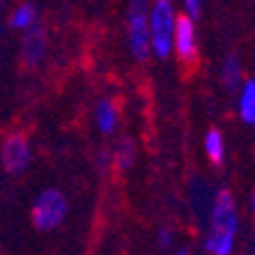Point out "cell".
Here are the masks:
<instances>
[{"label": "cell", "mask_w": 255, "mask_h": 255, "mask_svg": "<svg viewBox=\"0 0 255 255\" xmlns=\"http://www.w3.org/2000/svg\"><path fill=\"white\" fill-rule=\"evenodd\" d=\"M237 113L244 125L255 127V78L244 81L242 88L237 90Z\"/></svg>", "instance_id": "obj_10"}, {"label": "cell", "mask_w": 255, "mask_h": 255, "mask_svg": "<svg viewBox=\"0 0 255 255\" xmlns=\"http://www.w3.org/2000/svg\"><path fill=\"white\" fill-rule=\"evenodd\" d=\"M127 42L133 60L147 62L152 58L149 42V0H129L127 2Z\"/></svg>", "instance_id": "obj_3"}, {"label": "cell", "mask_w": 255, "mask_h": 255, "mask_svg": "<svg viewBox=\"0 0 255 255\" xmlns=\"http://www.w3.org/2000/svg\"><path fill=\"white\" fill-rule=\"evenodd\" d=\"M202 147H205V156L209 159L212 166H221L226 161V138L219 129H209L202 138Z\"/></svg>", "instance_id": "obj_11"}, {"label": "cell", "mask_w": 255, "mask_h": 255, "mask_svg": "<svg viewBox=\"0 0 255 255\" xmlns=\"http://www.w3.org/2000/svg\"><path fill=\"white\" fill-rule=\"evenodd\" d=\"M95 125H97V129H99L104 136L115 133V129H118V125H120V111H118V106H115L113 99L97 101V106H95Z\"/></svg>", "instance_id": "obj_9"}, {"label": "cell", "mask_w": 255, "mask_h": 255, "mask_svg": "<svg viewBox=\"0 0 255 255\" xmlns=\"http://www.w3.org/2000/svg\"><path fill=\"white\" fill-rule=\"evenodd\" d=\"M177 9L172 0H152L149 5V42L156 60H168L172 55V32H175Z\"/></svg>", "instance_id": "obj_2"}, {"label": "cell", "mask_w": 255, "mask_h": 255, "mask_svg": "<svg viewBox=\"0 0 255 255\" xmlns=\"http://www.w3.org/2000/svg\"><path fill=\"white\" fill-rule=\"evenodd\" d=\"M32 25H37V7L32 2H18L9 14V28L25 32Z\"/></svg>", "instance_id": "obj_12"}, {"label": "cell", "mask_w": 255, "mask_h": 255, "mask_svg": "<svg viewBox=\"0 0 255 255\" xmlns=\"http://www.w3.org/2000/svg\"><path fill=\"white\" fill-rule=\"evenodd\" d=\"M156 239H159V249H170L172 242H175V232H172V228L163 226L156 232Z\"/></svg>", "instance_id": "obj_15"}, {"label": "cell", "mask_w": 255, "mask_h": 255, "mask_svg": "<svg viewBox=\"0 0 255 255\" xmlns=\"http://www.w3.org/2000/svg\"><path fill=\"white\" fill-rule=\"evenodd\" d=\"M46 51H48V37H46V30L42 25L37 23L32 25L30 30L23 32V39H21V62H23L28 69H35L44 62L46 58Z\"/></svg>", "instance_id": "obj_7"}, {"label": "cell", "mask_w": 255, "mask_h": 255, "mask_svg": "<svg viewBox=\"0 0 255 255\" xmlns=\"http://www.w3.org/2000/svg\"><path fill=\"white\" fill-rule=\"evenodd\" d=\"M172 255H191V251L189 249H179V251H175Z\"/></svg>", "instance_id": "obj_18"}, {"label": "cell", "mask_w": 255, "mask_h": 255, "mask_svg": "<svg viewBox=\"0 0 255 255\" xmlns=\"http://www.w3.org/2000/svg\"><path fill=\"white\" fill-rule=\"evenodd\" d=\"M113 163L120 168V170H129V168L136 163V142L131 140V138L125 136L115 142Z\"/></svg>", "instance_id": "obj_13"}, {"label": "cell", "mask_w": 255, "mask_h": 255, "mask_svg": "<svg viewBox=\"0 0 255 255\" xmlns=\"http://www.w3.org/2000/svg\"><path fill=\"white\" fill-rule=\"evenodd\" d=\"M0 7H2V0H0Z\"/></svg>", "instance_id": "obj_19"}, {"label": "cell", "mask_w": 255, "mask_h": 255, "mask_svg": "<svg viewBox=\"0 0 255 255\" xmlns=\"http://www.w3.org/2000/svg\"><path fill=\"white\" fill-rule=\"evenodd\" d=\"M182 7H184V14L189 18H200L202 14V0H182Z\"/></svg>", "instance_id": "obj_14"}, {"label": "cell", "mask_w": 255, "mask_h": 255, "mask_svg": "<svg viewBox=\"0 0 255 255\" xmlns=\"http://www.w3.org/2000/svg\"><path fill=\"white\" fill-rule=\"evenodd\" d=\"M69 214V200L60 189H44L32 202V223L39 232H51Z\"/></svg>", "instance_id": "obj_4"}, {"label": "cell", "mask_w": 255, "mask_h": 255, "mask_svg": "<svg viewBox=\"0 0 255 255\" xmlns=\"http://www.w3.org/2000/svg\"><path fill=\"white\" fill-rule=\"evenodd\" d=\"M32 152H30V142L23 133H9L2 140L0 147V163L9 175H21L28 170Z\"/></svg>", "instance_id": "obj_6"}, {"label": "cell", "mask_w": 255, "mask_h": 255, "mask_svg": "<svg viewBox=\"0 0 255 255\" xmlns=\"http://www.w3.org/2000/svg\"><path fill=\"white\" fill-rule=\"evenodd\" d=\"M172 55L184 67H193L200 58V46H198L196 21L186 14H177L175 21V32H172Z\"/></svg>", "instance_id": "obj_5"}, {"label": "cell", "mask_w": 255, "mask_h": 255, "mask_svg": "<svg viewBox=\"0 0 255 255\" xmlns=\"http://www.w3.org/2000/svg\"><path fill=\"white\" fill-rule=\"evenodd\" d=\"M219 78H221V85L228 90V92H237L244 83V65L239 60L237 53H228L221 62V69H219Z\"/></svg>", "instance_id": "obj_8"}, {"label": "cell", "mask_w": 255, "mask_h": 255, "mask_svg": "<svg viewBox=\"0 0 255 255\" xmlns=\"http://www.w3.org/2000/svg\"><path fill=\"white\" fill-rule=\"evenodd\" d=\"M251 212L255 214V189H253V193H251Z\"/></svg>", "instance_id": "obj_17"}, {"label": "cell", "mask_w": 255, "mask_h": 255, "mask_svg": "<svg viewBox=\"0 0 255 255\" xmlns=\"http://www.w3.org/2000/svg\"><path fill=\"white\" fill-rule=\"evenodd\" d=\"M239 230L237 202L230 191H219L214 198L212 212H209V226L205 235V253L207 255H232L235 239Z\"/></svg>", "instance_id": "obj_1"}, {"label": "cell", "mask_w": 255, "mask_h": 255, "mask_svg": "<svg viewBox=\"0 0 255 255\" xmlns=\"http://www.w3.org/2000/svg\"><path fill=\"white\" fill-rule=\"evenodd\" d=\"M95 166L99 168L101 172H106L108 168L113 166V152H108V149H101L99 154L95 156Z\"/></svg>", "instance_id": "obj_16"}]
</instances>
